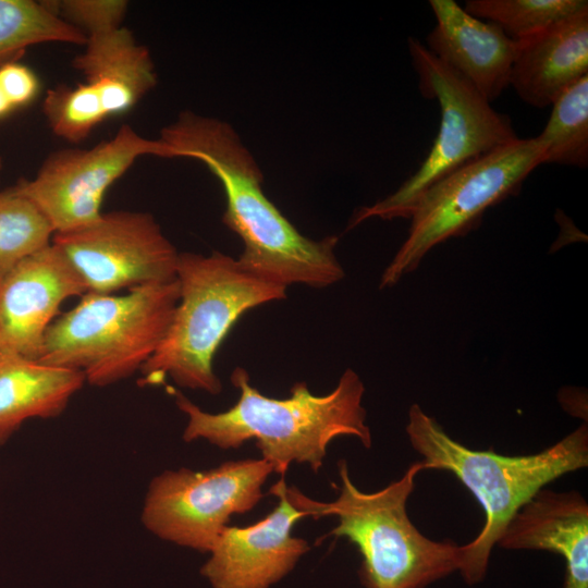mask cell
Masks as SVG:
<instances>
[{
  "label": "cell",
  "instance_id": "1",
  "mask_svg": "<svg viewBox=\"0 0 588 588\" xmlns=\"http://www.w3.org/2000/svg\"><path fill=\"white\" fill-rule=\"evenodd\" d=\"M158 139L171 158L196 159L221 182L226 201L222 221L243 242L237 261L245 270L285 287H326L344 278L334 253L339 238L310 240L295 229L265 195L257 163L228 123L183 111Z\"/></svg>",
  "mask_w": 588,
  "mask_h": 588
},
{
  "label": "cell",
  "instance_id": "2",
  "mask_svg": "<svg viewBox=\"0 0 588 588\" xmlns=\"http://www.w3.org/2000/svg\"><path fill=\"white\" fill-rule=\"evenodd\" d=\"M230 380L240 395L221 413L205 412L181 391L173 392L177 408L187 417L182 436L185 442L207 440L220 449H237L254 439L261 458L281 477L293 462L307 464L317 473L328 445L338 437H354L367 449L372 444L362 404L365 387L351 368L326 395L313 394L306 382L299 381L286 399L267 396L252 385L243 367L234 368Z\"/></svg>",
  "mask_w": 588,
  "mask_h": 588
},
{
  "label": "cell",
  "instance_id": "3",
  "mask_svg": "<svg viewBox=\"0 0 588 588\" xmlns=\"http://www.w3.org/2000/svg\"><path fill=\"white\" fill-rule=\"evenodd\" d=\"M406 433L427 469L452 473L483 510L481 530L463 546L464 559L458 572L469 585L485 577L491 550L517 511L547 483L588 465L587 425L541 452L504 456L491 450L466 448L452 439L418 404H413Z\"/></svg>",
  "mask_w": 588,
  "mask_h": 588
},
{
  "label": "cell",
  "instance_id": "4",
  "mask_svg": "<svg viewBox=\"0 0 588 588\" xmlns=\"http://www.w3.org/2000/svg\"><path fill=\"white\" fill-rule=\"evenodd\" d=\"M180 297L168 331L140 368V383L156 385L170 377L191 390L219 394L216 354L237 320L250 309L286 297L285 286L265 281L220 252L180 253Z\"/></svg>",
  "mask_w": 588,
  "mask_h": 588
},
{
  "label": "cell",
  "instance_id": "5",
  "mask_svg": "<svg viewBox=\"0 0 588 588\" xmlns=\"http://www.w3.org/2000/svg\"><path fill=\"white\" fill-rule=\"evenodd\" d=\"M422 461L376 492H363L351 480L344 460L339 462L341 486L331 502H319L287 487L293 502L317 519L335 516L338 525L322 537H345L360 555L359 577L365 588H426L460 571L464 548L451 540L425 537L407 515L406 503L415 478L425 470Z\"/></svg>",
  "mask_w": 588,
  "mask_h": 588
},
{
  "label": "cell",
  "instance_id": "6",
  "mask_svg": "<svg viewBox=\"0 0 588 588\" xmlns=\"http://www.w3.org/2000/svg\"><path fill=\"white\" fill-rule=\"evenodd\" d=\"M179 297L176 279L123 295L86 292L48 327L37 360L81 371L95 387L128 378L163 340Z\"/></svg>",
  "mask_w": 588,
  "mask_h": 588
},
{
  "label": "cell",
  "instance_id": "7",
  "mask_svg": "<svg viewBox=\"0 0 588 588\" xmlns=\"http://www.w3.org/2000/svg\"><path fill=\"white\" fill-rule=\"evenodd\" d=\"M408 50L421 94L440 105V126L428 156L394 193L354 213L348 229L365 220L409 218L420 196L461 167L517 139L511 119L495 111L467 81L440 62L419 40Z\"/></svg>",
  "mask_w": 588,
  "mask_h": 588
},
{
  "label": "cell",
  "instance_id": "8",
  "mask_svg": "<svg viewBox=\"0 0 588 588\" xmlns=\"http://www.w3.org/2000/svg\"><path fill=\"white\" fill-rule=\"evenodd\" d=\"M543 162L538 139L518 137L431 185L412 211L408 235L382 272L380 289L414 271L434 246L478 226L490 207L516 195Z\"/></svg>",
  "mask_w": 588,
  "mask_h": 588
},
{
  "label": "cell",
  "instance_id": "9",
  "mask_svg": "<svg viewBox=\"0 0 588 588\" xmlns=\"http://www.w3.org/2000/svg\"><path fill=\"white\" fill-rule=\"evenodd\" d=\"M272 473L264 458L228 461L207 470H163L148 485L140 520L161 540L209 553L230 517L262 499Z\"/></svg>",
  "mask_w": 588,
  "mask_h": 588
},
{
  "label": "cell",
  "instance_id": "10",
  "mask_svg": "<svg viewBox=\"0 0 588 588\" xmlns=\"http://www.w3.org/2000/svg\"><path fill=\"white\" fill-rule=\"evenodd\" d=\"M148 155L171 158L170 149L158 138H146L123 124L113 137L91 148L51 152L33 179H21L15 187L36 205L54 233L73 231L101 216L109 187Z\"/></svg>",
  "mask_w": 588,
  "mask_h": 588
},
{
  "label": "cell",
  "instance_id": "11",
  "mask_svg": "<svg viewBox=\"0 0 588 588\" xmlns=\"http://www.w3.org/2000/svg\"><path fill=\"white\" fill-rule=\"evenodd\" d=\"M87 292L113 294L176 279L180 253L149 212H102L91 224L54 233Z\"/></svg>",
  "mask_w": 588,
  "mask_h": 588
},
{
  "label": "cell",
  "instance_id": "12",
  "mask_svg": "<svg viewBox=\"0 0 588 588\" xmlns=\"http://www.w3.org/2000/svg\"><path fill=\"white\" fill-rule=\"evenodd\" d=\"M270 492L277 506L262 519L246 526H226L200 574L212 588H270L285 577L309 551L308 542L292 535L306 513L290 498L284 477Z\"/></svg>",
  "mask_w": 588,
  "mask_h": 588
},
{
  "label": "cell",
  "instance_id": "13",
  "mask_svg": "<svg viewBox=\"0 0 588 588\" xmlns=\"http://www.w3.org/2000/svg\"><path fill=\"white\" fill-rule=\"evenodd\" d=\"M87 292L54 244L25 257L0 278V351L37 360L62 303Z\"/></svg>",
  "mask_w": 588,
  "mask_h": 588
},
{
  "label": "cell",
  "instance_id": "14",
  "mask_svg": "<svg viewBox=\"0 0 588 588\" xmlns=\"http://www.w3.org/2000/svg\"><path fill=\"white\" fill-rule=\"evenodd\" d=\"M436 25L426 48L449 69L467 81L489 102L510 85L516 51L494 23L467 13L454 0H430Z\"/></svg>",
  "mask_w": 588,
  "mask_h": 588
},
{
  "label": "cell",
  "instance_id": "15",
  "mask_svg": "<svg viewBox=\"0 0 588 588\" xmlns=\"http://www.w3.org/2000/svg\"><path fill=\"white\" fill-rule=\"evenodd\" d=\"M512 550H547L565 560L564 588H588V504L577 491H538L503 530Z\"/></svg>",
  "mask_w": 588,
  "mask_h": 588
},
{
  "label": "cell",
  "instance_id": "16",
  "mask_svg": "<svg viewBox=\"0 0 588 588\" xmlns=\"http://www.w3.org/2000/svg\"><path fill=\"white\" fill-rule=\"evenodd\" d=\"M585 75H588V11L516 41L510 85L532 107L551 106L564 89Z\"/></svg>",
  "mask_w": 588,
  "mask_h": 588
},
{
  "label": "cell",
  "instance_id": "17",
  "mask_svg": "<svg viewBox=\"0 0 588 588\" xmlns=\"http://www.w3.org/2000/svg\"><path fill=\"white\" fill-rule=\"evenodd\" d=\"M84 51L72 66L99 100L108 118L131 110L157 84L150 51L122 26L86 34Z\"/></svg>",
  "mask_w": 588,
  "mask_h": 588
},
{
  "label": "cell",
  "instance_id": "18",
  "mask_svg": "<svg viewBox=\"0 0 588 588\" xmlns=\"http://www.w3.org/2000/svg\"><path fill=\"white\" fill-rule=\"evenodd\" d=\"M85 382L81 371L0 351V445L28 419L60 416Z\"/></svg>",
  "mask_w": 588,
  "mask_h": 588
},
{
  "label": "cell",
  "instance_id": "19",
  "mask_svg": "<svg viewBox=\"0 0 588 588\" xmlns=\"http://www.w3.org/2000/svg\"><path fill=\"white\" fill-rule=\"evenodd\" d=\"M48 42L84 46L86 35L61 17L52 1L0 0V66Z\"/></svg>",
  "mask_w": 588,
  "mask_h": 588
},
{
  "label": "cell",
  "instance_id": "20",
  "mask_svg": "<svg viewBox=\"0 0 588 588\" xmlns=\"http://www.w3.org/2000/svg\"><path fill=\"white\" fill-rule=\"evenodd\" d=\"M543 131L536 137L544 162L586 168L588 163V75L552 102Z\"/></svg>",
  "mask_w": 588,
  "mask_h": 588
},
{
  "label": "cell",
  "instance_id": "21",
  "mask_svg": "<svg viewBox=\"0 0 588 588\" xmlns=\"http://www.w3.org/2000/svg\"><path fill=\"white\" fill-rule=\"evenodd\" d=\"M464 10L497 24L515 41L588 11L586 0H468Z\"/></svg>",
  "mask_w": 588,
  "mask_h": 588
},
{
  "label": "cell",
  "instance_id": "22",
  "mask_svg": "<svg viewBox=\"0 0 588 588\" xmlns=\"http://www.w3.org/2000/svg\"><path fill=\"white\" fill-rule=\"evenodd\" d=\"M53 234L48 219L15 185L0 191V278L50 245Z\"/></svg>",
  "mask_w": 588,
  "mask_h": 588
},
{
  "label": "cell",
  "instance_id": "23",
  "mask_svg": "<svg viewBox=\"0 0 588 588\" xmlns=\"http://www.w3.org/2000/svg\"><path fill=\"white\" fill-rule=\"evenodd\" d=\"M42 112L52 133L70 143H81L108 119L95 96L83 85L60 84L47 90Z\"/></svg>",
  "mask_w": 588,
  "mask_h": 588
},
{
  "label": "cell",
  "instance_id": "24",
  "mask_svg": "<svg viewBox=\"0 0 588 588\" xmlns=\"http://www.w3.org/2000/svg\"><path fill=\"white\" fill-rule=\"evenodd\" d=\"M57 13L85 35L98 29L122 26L127 13L125 0L52 1Z\"/></svg>",
  "mask_w": 588,
  "mask_h": 588
},
{
  "label": "cell",
  "instance_id": "25",
  "mask_svg": "<svg viewBox=\"0 0 588 588\" xmlns=\"http://www.w3.org/2000/svg\"><path fill=\"white\" fill-rule=\"evenodd\" d=\"M39 86L36 73L27 65L17 61L0 66V87L14 109L34 101Z\"/></svg>",
  "mask_w": 588,
  "mask_h": 588
},
{
  "label": "cell",
  "instance_id": "26",
  "mask_svg": "<svg viewBox=\"0 0 588 588\" xmlns=\"http://www.w3.org/2000/svg\"><path fill=\"white\" fill-rule=\"evenodd\" d=\"M14 110L13 106L4 95L3 90L0 87V119L7 117L10 112Z\"/></svg>",
  "mask_w": 588,
  "mask_h": 588
},
{
  "label": "cell",
  "instance_id": "27",
  "mask_svg": "<svg viewBox=\"0 0 588 588\" xmlns=\"http://www.w3.org/2000/svg\"><path fill=\"white\" fill-rule=\"evenodd\" d=\"M2 169H3V160H2V158L0 157V174H1V172H2Z\"/></svg>",
  "mask_w": 588,
  "mask_h": 588
}]
</instances>
